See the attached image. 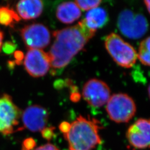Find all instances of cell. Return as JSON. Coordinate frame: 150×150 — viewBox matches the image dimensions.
I'll use <instances>...</instances> for the list:
<instances>
[{
	"label": "cell",
	"mask_w": 150,
	"mask_h": 150,
	"mask_svg": "<svg viewBox=\"0 0 150 150\" xmlns=\"http://www.w3.org/2000/svg\"><path fill=\"white\" fill-rule=\"evenodd\" d=\"M81 20L77 25L54 31V43L48 53L51 67L61 69L69 64L95 34Z\"/></svg>",
	"instance_id": "obj_1"
},
{
	"label": "cell",
	"mask_w": 150,
	"mask_h": 150,
	"mask_svg": "<svg viewBox=\"0 0 150 150\" xmlns=\"http://www.w3.org/2000/svg\"><path fill=\"white\" fill-rule=\"evenodd\" d=\"M59 128L70 150H92L101 143L102 126L95 118L80 116L72 123L62 122Z\"/></svg>",
	"instance_id": "obj_2"
},
{
	"label": "cell",
	"mask_w": 150,
	"mask_h": 150,
	"mask_svg": "<svg viewBox=\"0 0 150 150\" xmlns=\"http://www.w3.org/2000/svg\"><path fill=\"white\" fill-rule=\"evenodd\" d=\"M105 46L113 61L120 66L128 69L136 63V51L117 34L111 33L107 35L105 39Z\"/></svg>",
	"instance_id": "obj_3"
},
{
	"label": "cell",
	"mask_w": 150,
	"mask_h": 150,
	"mask_svg": "<svg viewBox=\"0 0 150 150\" xmlns=\"http://www.w3.org/2000/svg\"><path fill=\"white\" fill-rule=\"evenodd\" d=\"M106 109L110 118L116 123L128 122L136 112L134 100L125 93H116L111 96Z\"/></svg>",
	"instance_id": "obj_4"
},
{
	"label": "cell",
	"mask_w": 150,
	"mask_h": 150,
	"mask_svg": "<svg viewBox=\"0 0 150 150\" xmlns=\"http://www.w3.org/2000/svg\"><path fill=\"white\" fill-rule=\"evenodd\" d=\"M118 27L124 36L131 39L142 37L148 30V22L145 16L129 10L122 11L118 18Z\"/></svg>",
	"instance_id": "obj_5"
},
{
	"label": "cell",
	"mask_w": 150,
	"mask_h": 150,
	"mask_svg": "<svg viewBox=\"0 0 150 150\" xmlns=\"http://www.w3.org/2000/svg\"><path fill=\"white\" fill-rule=\"evenodd\" d=\"M20 110L12 101L11 97L4 95L0 98V134H12L18 124Z\"/></svg>",
	"instance_id": "obj_6"
},
{
	"label": "cell",
	"mask_w": 150,
	"mask_h": 150,
	"mask_svg": "<svg viewBox=\"0 0 150 150\" xmlns=\"http://www.w3.org/2000/svg\"><path fill=\"white\" fill-rule=\"evenodd\" d=\"M82 96L91 106L101 107L107 103L111 97V91L105 82L93 79L83 87Z\"/></svg>",
	"instance_id": "obj_7"
},
{
	"label": "cell",
	"mask_w": 150,
	"mask_h": 150,
	"mask_svg": "<svg viewBox=\"0 0 150 150\" xmlns=\"http://www.w3.org/2000/svg\"><path fill=\"white\" fill-rule=\"evenodd\" d=\"M21 35L28 49H42L50 43V31L41 23H33L25 26L21 30Z\"/></svg>",
	"instance_id": "obj_8"
},
{
	"label": "cell",
	"mask_w": 150,
	"mask_h": 150,
	"mask_svg": "<svg viewBox=\"0 0 150 150\" xmlns=\"http://www.w3.org/2000/svg\"><path fill=\"white\" fill-rule=\"evenodd\" d=\"M25 70L33 77H42L51 67L49 55L42 50L29 49L25 57Z\"/></svg>",
	"instance_id": "obj_9"
},
{
	"label": "cell",
	"mask_w": 150,
	"mask_h": 150,
	"mask_svg": "<svg viewBox=\"0 0 150 150\" xmlns=\"http://www.w3.org/2000/svg\"><path fill=\"white\" fill-rule=\"evenodd\" d=\"M129 143L136 149L150 147V118H139L127 131Z\"/></svg>",
	"instance_id": "obj_10"
},
{
	"label": "cell",
	"mask_w": 150,
	"mask_h": 150,
	"mask_svg": "<svg viewBox=\"0 0 150 150\" xmlns=\"http://www.w3.org/2000/svg\"><path fill=\"white\" fill-rule=\"evenodd\" d=\"M22 119L25 128L32 132L42 131L48 122V112L43 107L33 105L24 111Z\"/></svg>",
	"instance_id": "obj_11"
},
{
	"label": "cell",
	"mask_w": 150,
	"mask_h": 150,
	"mask_svg": "<svg viewBox=\"0 0 150 150\" xmlns=\"http://www.w3.org/2000/svg\"><path fill=\"white\" fill-rule=\"evenodd\" d=\"M43 2L41 1H21L16 5L18 15L24 20L36 18L42 13Z\"/></svg>",
	"instance_id": "obj_12"
},
{
	"label": "cell",
	"mask_w": 150,
	"mask_h": 150,
	"mask_svg": "<svg viewBox=\"0 0 150 150\" xmlns=\"http://www.w3.org/2000/svg\"><path fill=\"white\" fill-rule=\"evenodd\" d=\"M83 20L87 28L96 32L97 29L106 25L108 21V16L105 9L96 7L88 11Z\"/></svg>",
	"instance_id": "obj_13"
},
{
	"label": "cell",
	"mask_w": 150,
	"mask_h": 150,
	"mask_svg": "<svg viewBox=\"0 0 150 150\" xmlns=\"http://www.w3.org/2000/svg\"><path fill=\"white\" fill-rule=\"evenodd\" d=\"M81 15L79 7L74 2H66L59 6L56 17L64 23H71L77 20Z\"/></svg>",
	"instance_id": "obj_14"
},
{
	"label": "cell",
	"mask_w": 150,
	"mask_h": 150,
	"mask_svg": "<svg viewBox=\"0 0 150 150\" xmlns=\"http://www.w3.org/2000/svg\"><path fill=\"white\" fill-rule=\"evenodd\" d=\"M20 20L18 14L12 9L7 7H0V24L13 27Z\"/></svg>",
	"instance_id": "obj_15"
},
{
	"label": "cell",
	"mask_w": 150,
	"mask_h": 150,
	"mask_svg": "<svg viewBox=\"0 0 150 150\" xmlns=\"http://www.w3.org/2000/svg\"><path fill=\"white\" fill-rule=\"evenodd\" d=\"M137 58L142 64L150 66V37L146 38L140 43Z\"/></svg>",
	"instance_id": "obj_16"
},
{
	"label": "cell",
	"mask_w": 150,
	"mask_h": 150,
	"mask_svg": "<svg viewBox=\"0 0 150 150\" xmlns=\"http://www.w3.org/2000/svg\"><path fill=\"white\" fill-rule=\"evenodd\" d=\"M75 4L83 11H90L95 8L98 7L101 3V1H76Z\"/></svg>",
	"instance_id": "obj_17"
},
{
	"label": "cell",
	"mask_w": 150,
	"mask_h": 150,
	"mask_svg": "<svg viewBox=\"0 0 150 150\" xmlns=\"http://www.w3.org/2000/svg\"><path fill=\"white\" fill-rule=\"evenodd\" d=\"M2 49L6 54H11L16 49V45L11 42H6L3 45Z\"/></svg>",
	"instance_id": "obj_18"
},
{
	"label": "cell",
	"mask_w": 150,
	"mask_h": 150,
	"mask_svg": "<svg viewBox=\"0 0 150 150\" xmlns=\"http://www.w3.org/2000/svg\"><path fill=\"white\" fill-rule=\"evenodd\" d=\"M35 146V142L32 139H25L22 145V150H31Z\"/></svg>",
	"instance_id": "obj_19"
},
{
	"label": "cell",
	"mask_w": 150,
	"mask_h": 150,
	"mask_svg": "<svg viewBox=\"0 0 150 150\" xmlns=\"http://www.w3.org/2000/svg\"><path fill=\"white\" fill-rule=\"evenodd\" d=\"M54 128L52 127H48L43 129L41 131L43 138L47 139H52L54 134Z\"/></svg>",
	"instance_id": "obj_20"
},
{
	"label": "cell",
	"mask_w": 150,
	"mask_h": 150,
	"mask_svg": "<svg viewBox=\"0 0 150 150\" xmlns=\"http://www.w3.org/2000/svg\"><path fill=\"white\" fill-rule=\"evenodd\" d=\"M35 150H59L56 146L48 143L47 144L41 146Z\"/></svg>",
	"instance_id": "obj_21"
},
{
	"label": "cell",
	"mask_w": 150,
	"mask_h": 150,
	"mask_svg": "<svg viewBox=\"0 0 150 150\" xmlns=\"http://www.w3.org/2000/svg\"><path fill=\"white\" fill-rule=\"evenodd\" d=\"M15 57L16 59V63L17 64H20V63L22 61V59H23L24 55L23 53L20 51H17L15 53Z\"/></svg>",
	"instance_id": "obj_22"
},
{
	"label": "cell",
	"mask_w": 150,
	"mask_h": 150,
	"mask_svg": "<svg viewBox=\"0 0 150 150\" xmlns=\"http://www.w3.org/2000/svg\"><path fill=\"white\" fill-rule=\"evenodd\" d=\"M145 5L147 7V9L149 11V12L150 13V0H147V1H144Z\"/></svg>",
	"instance_id": "obj_23"
},
{
	"label": "cell",
	"mask_w": 150,
	"mask_h": 150,
	"mask_svg": "<svg viewBox=\"0 0 150 150\" xmlns=\"http://www.w3.org/2000/svg\"><path fill=\"white\" fill-rule=\"evenodd\" d=\"M3 33L0 31V51L2 48V40H3Z\"/></svg>",
	"instance_id": "obj_24"
},
{
	"label": "cell",
	"mask_w": 150,
	"mask_h": 150,
	"mask_svg": "<svg viewBox=\"0 0 150 150\" xmlns=\"http://www.w3.org/2000/svg\"><path fill=\"white\" fill-rule=\"evenodd\" d=\"M148 92H149V95L150 98V85L149 87V88H148Z\"/></svg>",
	"instance_id": "obj_25"
}]
</instances>
